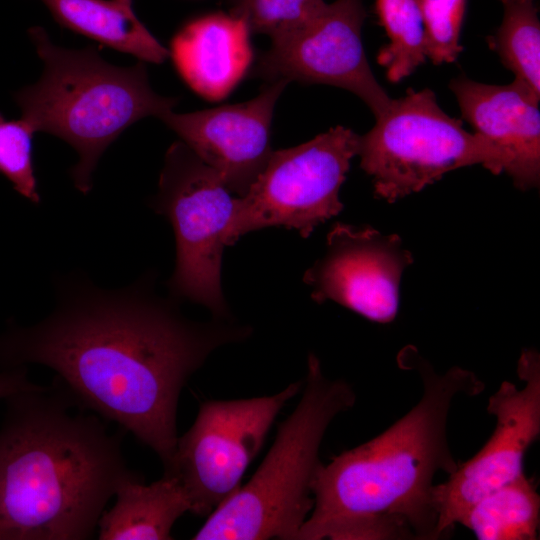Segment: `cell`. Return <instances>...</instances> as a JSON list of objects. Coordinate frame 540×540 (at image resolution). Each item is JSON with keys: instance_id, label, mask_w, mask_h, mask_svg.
Here are the masks:
<instances>
[{"instance_id": "obj_1", "label": "cell", "mask_w": 540, "mask_h": 540, "mask_svg": "<svg viewBox=\"0 0 540 540\" xmlns=\"http://www.w3.org/2000/svg\"><path fill=\"white\" fill-rule=\"evenodd\" d=\"M249 334L228 319L189 320L153 293L149 277L112 291L66 280L49 316L0 335V370L49 367L52 386L75 408L115 422L165 467L182 389L212 352Z\"/></svg>"}, {"instance_id": "obj_2", "label": "cell", "mask_w": 540, "mask_h": 540, "mask_svg": "<svg viewBox=\"0 0 540 540\" xmlns=\"http://www.w3.org/2000/svg\"><path fill=\"white\" fill-rule=\"evenodd\" d=\"M397 361L418 372L421 399L378 436L319 466L297 540L436 539L434 476L459 465L448 443L449 411L457 395L477 396L485 383L458 366L438 373L411 345Z\"/></svg>"}, {"instance_id": "obj_3", "label": "cell", "mask_w": 540, "mask_h": 540, "mask_svg": "<svg viewBox=\"0 0 540 540\" xmlns=\"http://www.w3.org/2000/svg\"><path fill=\"white\" fill-rule=\"evenodd\" d=\"M0 426V540L93 538L132 471L122 433L75 408L53 386L6 399Z\"/></svg>"}, {"instance_id": "obj_4", "label": "cell", "mask_w": 540, "mask_h": 540, "mask_svg": "<svg viewBox=\"0 0 540 540\" xmlns=\"http://www.w3.org/2000/svg\"><path fill=\"white\" fill-rule=\"evenodd\" d=\"M43 74L14 94L21 119L34 132L53 134L69 143L79 160L71 169L76 188L86 194L106 148L138 120L160 118L177 100L157 94L146 66L106 62L96 48L66 49L53 44L41 27L29 30Z\"/></svg>"}, {"instance_id": "obj_5", "label": "cell", "mask_w": 540, "mask_h": 540, "mask_svg": "<svg viewBox=\"0 0 540 540\" xmlns=\"http://www.w3.org/2000/svg\"><path fill=\"white\" fill-rule=\"evenodd\" d=\"M302 388L254 475L207 516L192 539L297 540L314 506L312 483L322 464L323 437L334 418L356 402L352 386L326 377L313 353Z\"/></svg>"}, {"instance_id": "obj_6", "label": "cell", "mask_w": 540, "mask_h": 540, "mask_svg": "<svg viewBox=\"0 0 540 540\" xmlns=\"http://www.w3.org/2000/svg\"><path fill=\"white\" fill-rule=\"evenodd\" d=\"M375 119L359 136L357 155L372 178L375 195L389 203L458 168L481 164L495 175L504 171L499 148L447 115L430 89H408Z\"/></svg>"}, {"instance_id": "obj_7", "label": "cell", "mask_w": 540, "mask_h": 540, "mask_svg": "<svg viewBox=\"0 0 540 540\" xmlns=\"http://www.w3.org/2000/svg\"><path fill=\"white\" fill-rule=\"evenodd\" d=\"M234 200L219 175L185 143L169 147L151 203L175 234L176 265L168 287L175 298L202 304L217 319H229L221 263Z\"/></svg>"}, {"instance_id": "obj_8", "label": "cell", "mask_w": 540, "mask_h": 540, "mask_svg": "<svg viewBox=\"0 0 540 540\" xmlns=\"http://www.w3.org/2000/svg\"><path fill=\"white\" fill-rule=\"evenodd\" d=\"M359 136L336 126L301 145L272 151L246 194L234 200L226 246L270 226L295 229L306 238L336 216L343 209L339 191Z\"/></svg>"}, {"instance_id": "obj_9", "label": "cell", "mask_w": 540, "mask_h": 540, "mask_svg": "<svg viewBox=\"0 0 540 540\" xmlns=\"http://www.w3.org/2000/svg\"><path fill=\"white\" fill-rule=\"evenodd\" d=\"M302 386L299 381L271 396L201 403L163 467V474L175 477L185 489L191 513L208 516L239 489L276 416Z\"/></svg>"}, {"instance_id": "obj_10", "label": "cell", "mask_w": 540, "mask_h": 540, "mask_svg": "<svg viewBox=\"0 0 540 540\" xmlns=\"http://www.w3.org/2000/svg\"><path fill=\"white\" fill-rule=\"evenodd\" d=\"M517 373L525 383L522 388L504 381L489 398L487 412L495 417L496 425L488 441L445 482L433 486L436 539L459 523L480 498L524 473L525 453L540 435L539 353L523 350Z\"/></svg>"}, {"instance_id": "obj_11", "label": "cell", "mask_w": 540, "mask_h": 540, "mask_svg": "<svg viewBox=\"0 0 540 540\" xmlns=\"http://www.w3.org/2000/svg\"><path fill=\"white\" fill-rule=\"evenodd\" d=\"M367 17L362 0H335L296 30L271 41L254 75L339 87L358 96L375 118L392 99L376 80L365 56L361 31Z\"/></svg>"}, {"instance_id": "obj_12", "label": "cell", "mask_w": 540, "mask_h": 540, "mask_svg": "<svg viewBox=\"0 0 540 540\" xmlns=\"http://www.w3.org/2000/svg\"><path fill=\"white\" fill-rule=\"evenodd\" d=\"M412 263L398 235L336 223L325 254L303 280L317 303L332 300L370 321L388 323L398 311L402 273Z\"/></svg>"}, {"instance_id": "obj_13", "label": "cell", "mask_w": 540, "mask_h": 540, "mask_svg": "<svg viewBox=\"0 0 540 540\" xmlns=\"http://www.w3.org/2000/svg\"><path fill=\"white\" fill-rule=\"evenodd\" d=\"M287 84L285 80L268 82L249 101L183 114L169 110L159 119L241 197L273 151V113Z\"/></svg>"}, {"instance_id": "obj_14", "label": "cell", "mask_w": 540, "mask_h": 540, "mask_svg": "<svg viewBox=\"0 0 540 540\" xmlns=\"http://www.w3.org/2000/svg\"><path fill=\"white\" fill-rule=\"evenodd\" d=\"M463 118L505 157L504 171L526 191L540 181V97L520 82L480 83L466 76L449 83Z\"/></svg>"}, {"instance_id": "obj_15", "label": "cell", "mask_w": 540, "mask_h": 540, "mask_svg": "<svg viewBox=\"0 0 540 540\" xmlns=\"http://www.w3.org/2000/svg\"><path fill=\"white\" fill-rule=\"evenodd\" d=\"M247 23L232 13H213L186 24L171 42L174 65L197 94L226 97L250 68L254 52Z\"/></svg>"}, {"instance_id": "obj_16", "label": "cell", "mask_w": 540, "mask_h": 540, "mask_svg": "<svg viewBox=\"0 0 540 540\" xmlns=\"http://www.w3.org/2000/svg\"><path fill=\"white\" fill-rule=\"evenodd\" d=\"M115 504L98 521L100 540H168L174 523L191 512L188 495L172 476L149 485L141 475L124 481L116 490Z\"/></svg>"}, {"instance_id": "obj_17", "label": "cell", "mask_w": 540, "mask_h": 540, "mask_svg": "<svg viewBox=\"0 0 540 540\" xmlns=\"http://www.w3.org/2000/svg\"><path fill=\"white\" fill-rule=\"evenodd\" d=\"M64 27L141 61L162 63L169 51L139 20L133 0H40Z\"/></svg>"}, {"instance_id": "obj_18", "label": "cell", "mask_w": 540, "mask_h": 540, "mask_svg": "<svg viewBox=\"0 0 540 540\" xmlns=\"http://www.w3.org/2000/svg\"><path fill=\"white\" fill-rule=\"evenodd\" d=\"M540 496L523 473L475 502L459 524L479 540H535L538 537Z\"/></svg>"}, {"instance_id": "obj_19", "label": "cell", "mask_w": 540, "mask_h": 540, "mask_svg": "<svg viewBox=\"0 0 540 540\" xmlns=\"http://www.w3.org/2000/svg\"><path fill=\"white\" fill-rule=\"evenodd\" d=\"M503 18L487 43L514 80L540 97V21L535 0H498Z\"/></svg>"}, {"instance_id": "obj_20", "label": "cell", "mask_w": 540, "mask_h": 540, "mask_svg": "<svg viewBox=\"0 0 540 540\" xmlns=\"http://www.w3.org/2000/svg\"><path fill=\"white\" fill-rule=\"evenodd\" d=\"M379 23L389 39L377 55L392 83L410 76L426 61V36L417 0H375Z\"/></svg>"}, {"instance_id": "obj_21", "label": "cell", "mask_w": 540, "mask_h": 540, "mask_svg": "<svg viewBox=\"0 0 540 540\" xmlns=\"http://www.w3.org/2000/svg\"><path fill=\"white\" fill-rule=\"evenodd\" d=\"M324 0H235L231 13L241 17L251 32L278 39L312 19Z\"/></svg>"}, {"instance_id": "obj_22", "label": "cell", "mask_w": 540, "mask_h": 540, "mask_svg": "<svg viewBox=\"0 0 540 540\" xmlns=\"http://www.w3.org/2000/svg\"><path fill=\"white\" fill-rule=\"evenodd\" d=\"M34 133L24 120H8L0 113V174L20 195L38 204L40 194L32 157Z\"/></svg>"}, {"instance_id": "obj_23", "label": "cell", "mask_w": 540, "mask_h": 540, "mask_svg": "<svg viewBox=\"0 0 540 540\" xmlns=\"http://www.w3.org/2000/svg\"><path fill=\"white\" fill-rule=\"evenodd\" d=\"M426 36L427 58L434 64L454 62L463 50L460 34L466 0H417Z\"/></svg>"}, {"instance_id": "obj_24", "label": "cell", "mask_w": 540, "mask_h": 540, "mask_svg": "<svg viewBox=\"0 0 540 540\" xmlns=\"http://www.w3.org/2000/svg\"><path fill=\"white\" fill-rule=\"evenodd\" d=\"M41 386L30 381L26 367L0 370V400Z\"/></svg>"}]
</instances>
